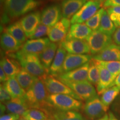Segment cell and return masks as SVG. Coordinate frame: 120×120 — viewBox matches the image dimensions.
Here are the masks:
<instances>
[{"instance_id": "6da1fadb", "label": "cell", "mask_w": 120, "mask_h": 120, "mask_svg": "<svg viewBox=\"0 0 120 120\" xmlns=\"http://www.w3.org/2000/svg\"><path fill=\"white\" fill-rule=\"evenodd\" d=\"M40 2L37 0H5L4 2L2 23L6 24L10 19H15L35 10Z\"/></svg>"}, {"instance_id": "7a4b0ae2", "label": "cell", "mask_w": 120, "mask_h": 120, "mask_svg": "<svg viewBox=\"0 0 120 120\" xmlns=\"http://www.w3.org/2000/svg\"><path fill=\"white\" fill-rule=\"evenodd\" d=\"M9 56L17 60L22 68L36 77L42 79L48 75V72L42 64L39 55L24 53L19 50L10 53Z\"/></svg>"}, {"instance_id": "3957f363", "label": "cell", "mask_w": 120, "mask_h": 120, "mask_svg": "<svg viewBox=\"0 0 120 120\" xmlns=\"http://www.w3.org/2000/svg\"><path fill=\"white\" fill-rule=\"evenodd\" d=\"M48 94L43 81L38 78L26 92L25 98L30 109H46L47 107H50L47 101Z\"/></svg>"}, {"instance_id": "277c9868", "label": "cell", "mask_w": 120, "mask_h": 120, "mask_svg": "<svg viewBox=\"0 0 120 120\" xmlns=\"http://www.w3.org/2000/svg\"><path fill=\"white\" fill-rule=\"evenodd\" d=\"M47 101L50 107L60 111H77L83 106L81 101L67 94H49Z\"/></svg>"}, {"instance_id": "5b68a950", "label": "cell", "mask_w": 120, "mask_h": 120, "mask_svg": "<svg viewBox=\"0 0 120 120\" xmlns=\"http://www.w3.org/2000/svg\"><path fill=\"white\" fill-rule=\"evenodd\" d=\"M86 41L89 45L91 55L94 56L100 53L109 45L112 44L113 39L112 36L97 30L92 31Z\"/></svg>"}, {"instance_id": "8992f818", "label": "cell", "mask_w": 120, "mask_h": 120, "mask_svg": "<svg viewBox=\"0 0 120 120\" xmlns=\"http://www.w3.org/2000/svg\"><path fill=\"white\" fill-rule=\"evenodd\" d=\"M41 79L43 81L49 94H67L81 101L80 98L71 88L61 82L57 78L51 75H47Z\"/></svg>"}, {"instance_id": "52a82bcc", "label": "cell", "mask_w": 120, "mask_h": 120, "mask_svg": "<svg viewBox=\"0 0 120 120\" xmlns=\"http://www.w3.org/2000/svg\"><path fill=\"white\" fill-rule=\"evenodd\" d=\"M60 81L71 88L80 98L81 101H87L97 96V92L94 85L88 81L78 82Z\"/></svg>"}, {"instance_id": "ba28073f", "label": "cell", "mask_w": 120, "mask_h": 120, "mask_svg": "<svg viewBox=\"0 0 120 120\" xmlns=\"http://www.w3.org/2000/svg\"><path fill=\"white\" fill-rule=\"evenodd\" d=\"M102 6V4L90 0L73 16L71 23H85L97 12Z\"/></svg>"}, {"instance_id": "9c48e42d", "label": "cell", "mask_w": 120, "mask_h": 120, "mask_svg": "<svg viewBox=\"0 0 120 120\" xmlns=\"http://www.w3.org/2000/svg\"><path fill=\"white\" fill-rule=\"evenodd\" d=\"M61 6L59 4H52L45 7L41 12V23L52 27L62 19Z\"/></svg>"}, {"instance_id": "30bf717a", "label": "cell", "mask_w": 120, "mask_h": 120, "mask_svg": "<svg viewBox=\"0 0 120 120\" xmlns=\"http://www.w3.org/2000/svg\"><path fill=\"white\" fill-rule=\"evenodd\" d=\"M71 24V20L62 18L58 23L51 28L48 34L50 41L53 43H61L64 41L68 34Z\"/></svg>"}, {"instance_id": "8fae6325", "label": "cell", "mask_w": 120, "mask_h": 120, "mask_svg": "<svg viewBox=\"0 0 120 120\" xmlns=\"http://www.w3.org/2000/svg\"><path fill=\"white\" fill-rule=\"evenodd\" d=\"M83 111L86 116L91 120L102 117L107 111L98 95L86 101L83 105Z\"/></svg>"}, {"instance_id": "7c38bea8", "label": "cell", "mask_w": 120, "mask_h": 120, "mask_svg": "<svg viewBox=\"0 0 120 120\" xmlns=\"http://www.w3.org/2000/svg\"><path fill=\"white\" fill-rule=\"evenodd\" d=\"M92 58L93 56L90 54L76 55L67 53L60 74L71 71L81 67L82 66L89 62Z\"/></svg>"}, {"instance_id": "4fadbf2b", "label": "cell", "mask_w": 120, "mask_h": 120, "mask_svg": "<svg viewBox=\"0 0 120 120\" xmlns=\"http://www.w3.org/2000/svg\"><path fill=\"white\" fill-rule=\"evenodd\" d=\"M41 13L39 11H32L20 19L21 25L27 38H30L41 24Z\"/></svg>"}, {"instance_id": "5bb4252c", "label": "cell", "mask_w": 120, "mask_h": 120, "mask_svg": "<svg viewBox=\"0 0 120 120\" xmlns=\"http://www.w3.org/2000/svg\"><path fill=\"white\" fill-rule=\"evenodd\" d=\"M69 53L76 55L91 54L89 45L86 40H64L59 45Z\"/></svg>"}, {"instance_id": "9a60e30c", "label": "cell", "mask_w": 120, "mask_h": 120, "mask_svg": "<svg viewBox=\"0 0 120 120\" xmlns=\"http://www.w3.org/2000/svg\"><path fill=\"white\" fill-rule=\"evenodd\" d=\"M49 38L30 39L22 45L20 51L24 53L35 54L39 55L50 43Z\"/></svg>"}, {"instance_id": "2e32d148", "label": "cell", "mask_w": 120, "mask_h": 120, "mask_svg": "<svg viewBox=\"0 0 120 120\" xmlns=\"http://www.w3.org/2000/svg\"><path fill=\"white\" fill-rule=\"evenodd\" d=\"M94 60L100 72V80L96 86L97 92L98 94H101L106 90L112 87L116 77L113 76L107 68L101 65L98 61L95 60Z\"/></svg>"}, {"instance_id": "e0dca14e", "label": "cell", "mask_w": 120, "mask_h": 120, "mask_svg": "<svg viewBox=\"0 0 120 120\" xmlns=\"http://www.w3.org/2000/svg\"><path fill=\"white\" fill-rule=\"evenodd\" d=\"M89 65L90 62L71 71L60 74L56 77L60 80L68 81L78 82L87 81Z\"/></svg>"}, {"instance_id": "ac0fdd59", "label": "cell", "mask_w": 120, "mask_h": 120, "mask_svg": "<svg viewBox=\"0 0 120 120\" xmlns=\"http://www.w3.org/2000/svg\"><path fill=\"white\" fill-rule=\"evenodd\" d=\"M93 59L103 62L120 61V46L112 43L100 53L93 56Z\"/></svg>"}, {"instance_id": "d6986e66", "label": "cell", "mask_w": 120, "mask_h": 120, "mask_svg": "<svg viewBox=\"0 0 120 120\" xmlns=\"http://www.w3.org/2000/svg\"><path fill=\"white\" fill-rule=\"evenodd\" d=\"M92 32V30L85 23L71 24L65 40H86Z\"/></svg>"}, {"instance_id": "ffe728a7", "label": "cell", "mask_w": 120, "mask_h": 120, "mask_svg": "<svg viewBox=\"0 0 120 120\" xmlns=\"http://www.w3.org/2000/svg\"><path fill=\"white\" fill-rule=\"evenodd\" d=\"M88 0H64L61 2L63 18L72 19Z\"/></svg>"}, {"instance_id": "44dd1931", "label": "cell", "mask_w": 120, "mask_h": 120, "mask_svg": "<svg viewBox=\"0 0 120 120\" xmlns=\"http://www.w3.org/2000/svg\"><path fill=\"white\" fill-rule=\"evenodd\" d=\"M1 67L5 72L8 77H16L22 67L15 58L10 56H4L1 60Z\"/></svg>"}, {"instance_id": "7402d4cb", "label": "cell", "mask_w": 120, "mask_h": 120, "mask_svg": "<svg viewBox=\"0 0 120 120\" xmlns=\"http://www.w3.org/2000/svg\"><path fill=\"white\" fill-rule=\"evenodd\" d=\"M66 55V51L61 46H58L56 56L48 72L49 75L56 77L61 73Z\"/></svg>"}, {"instance_id": "603a6c76", "label": "cell", "mask_w": 120, "mask_h": 120, "mask_svg": "<svg viewBox=\"0 0 120 120\" xmlns=\"http://www.w3.org/2000/svg\"><path fill=\"white\" fill-rule=\"evenodd\" d=\"M6 106L7 112L19 116H22L30 109L25 97L22 98L12 99L10 101L4 103Z\"/></svg>"}, {"instance_id": "cb8c5ba5", "label": "cell", "mask_w": 120, "mask_h": 120, "mask_svg": "<svg viewBox=\"0 0 120 120\" xmlns=\"http://www.w3.org/2000/svg\"><path fill=\"white\" fill-rule=\"evenodd\" d=\"M1 46L4 51L11 53L19 51L22 46L4 30L1 36Z\"/></svg>"}, {"instance_id": "d4e9b609", "label": "cell", "mask_w": 120, "mask_h": 120, "mask_svg": "<svg viewBox=\"0 0 120 120\" xmlns=\"http://www.w3.org/2000/svg\"><path fill=\"white\" fill-rule=\"evenodd\" d=\"M57 49L58 46L56 43H50L45 50L39 55L42 64L47 72H49V68L56 56Z\"/></svg>"}, {"instance_id": "484cf974", "label": "cell", "mask_w": 120, "mask_h": 120, "mask_svg": "<svg viewBox=\"0 0 120 120\" xmlns=\"http://www.w3.org/2000/svg\"><path fill=\"white\" fill-rule=\"evenodd\" d=\"M7 90L12 99L24 98L26 91L19 85L16 77L10 78L6 82L3 83Z\"/></svg>"}, {"instance_id": "4316f807", "label": "cell", "mask_w": 120, "mask_h": 120, "mask_svg": "<svg viewBox=\"0 0 120 120\" xmlns=\"http://www.w3.org/2000/svg\"><path fill=\"white\" fill-rule=\"evenodd\" d=\"M5 30L22 46L27 41V37L19 21L15 22L10 24L6 28Z\"/></svg>"}, {"instance_id": "83f0119b", "label": "cell", "mask_w": 120, "mask_h": 120, "mask_svg": "<svg viewBox=\"0 0 120 120\" xmlns=\"http://www.w3.org/2000/svg\"><path fill=\"white\" fill-rule=\"evenodd\" d=\"M120 94V88L117 86H113L101 94L100 100L106 111L109 109L110 105L116 100Z\"/></svg>"}, {"instance_id": "f1b7e54d", "label": "cell", "mask_w": 120, "mask_h": 120, "mask_svg": "<svg viewBox=\"0 0 120 120\" xmlns=\"http://www.w3.org/2000/svg\"><path fill=\"white\" fill-rule=\"evenodd\" d=\"M16 79L19 85L26 92L34 85L38 77L31 75L22 68L16 76Z\"/></svg>"}, {"instance_id": "f546056e", "label": "cell", "mask_w": 120, "mask_h": 120, "mask_svg": "<svg viewBox=\"0 0 120 120\" xmlns=\"http://www.w3.org/2000/svg\"><path fill=\"white\" fill-rule=\"evenodd\" d=\"M54 120H88L77 111L55 110L52 112Z\"/></svg>"}, {"instance_id": "4dcf8cb0", "label": "cell", "mask_w": 120, "mask_h": 120, "mask_svg": "<svg viewBox=\"0 0 120 120\" xmlns=\"http://www.w3.org/2000/svg\"><path fill=\"white\" fill-rule=\"evenodd\" d=\"M116 28L109 17L106 10H105L102 16L101 22L98 30L103 34L112 36L115 33Z\"/></svg>"}, {"instance_id": "1f68e13d", "label": "cell", "mask_w": 120, "mask_h": 120, "mask_svg": "<svg viewBox=\"0 0 120 120\" xmlns=\"http://www.w3.org/2000/svg\"><path fill=\"white\" fill-rule=\"evenodd\" d=\"M99 80H100V72L95 61L92 58L90 61L87 81L93 85L97 86Z\"/></svg>"}, {"instance_id": "d6a6232c", "label": "cell", "mask_w": 120, "mask_h": 120, "mask_svg": "<svg viewBox=\"0 0 120 120\" xmlns=\"http://www.w3.org/2000/svg\"><path fill=\"white\" fill-rule=\"evenodd\" d=\"M22 117L27 120H47L46 114L37 109H28L22 115Z\"/></svg>"}, {"instance_id": "836d02e7", "label": "cell", "mask_w": 120, "mask_h": 120, "mask_svg": "<svg viewBox=\"0 0 120 120\" xmlns=\"http://www.w3.org/2000/svg\"><path fill=\"white\" fill-rule=\"evenodd\" d=\"M105 9L101 8L97 11V12L94 15L92 18L85 23L86 26L91 28L93 31H97L98 30L100 27V22H101L102 16Z\"/></svg>"}, {"instance_id": "e575fe53", "label": "cell", "mask_w": 120, "mask_h": 120, "mask_svg": "<svg viewBox=\"0 0 120 120\" xmlns=\"http://www.w3.org/2000/svg\"><path fill=\"white\" fill-rule=\"evenodd\" d=\"M97 61L103 67L107 68L115 77H116L120 73V61H111V62Z\"/></svg>"}, {"instance_id": "d590c367", "label": "cell", "mask_w": 120, "mask_h": 120, "mask_svg": "<svg viewBox=\"0 0 120 120\" xmlns=\"http://www.w3.org/2000/svg\"><path fill=\"white\" fill-rule=\"evenodd\" d=\"M106 11L116 27H120V6L109 7Z\"/></svg>"}, {"instance_id": "8d00e7d4", "label": "cell", "mask_w": 120, "mask_h": 120, "mask_svg": "<svg viewBox=\"0 0 120 120\" xmlns=\"http://www.w3.org/2000/svg\"><path fill=\"white\" fill-rule=\"evenodd\" d=\"M50 29L51 27L41 23L37 27L35 32L32 36L30 37V39L43 38V37L45 36H46L47 34L48 35L49 31H50Z\"/></svg>"}, {"instance_id": "74e56055", "label": "cell", "mask_w": 120, "mask_h": 120, "mask_svg": "<svg viewBox=\"0 0 120 120\" xmlns=\"http://www.w3.org/2000/svg\"><path fill=\"white\" fill-rule=\"evenodd\" d=\"M12 98L7 90L4 87L3 84H1L0 86V101L1 103H4L10 101Z\"/></svg>"}, {"instance_id": "f35d334b", "label": "cell", "mask_w": 120, "mask_h": 120, "mask_svg": "<svg viewBox=\"0 0 120 120\" xmlns=\"http://www.w3.org/2000/svg\"><path fill=\"white\" fill-rule=\"evenodd\" d=\"M112 109L113 111L112 113L120 120V94L112 103Z\"/></svg>"}, {"instance_id": "ab89813d", "label": "cell", "mask_w": 120, "mask_h": 120, "mask_svg": "<svg viewBox=\"0 0 120 120\" xmlns=\"http://www.w3.org/2000/svg\"><path fill=\"white\" fill-rule=\"evenodd\" d=\"M103 6L106 8L111 7L120 6V0H107L103 4Z\"/></svg>"}, {"instance_id": "60d3db41", "label": "cell", "mask_w": 120, "mask_h": 120, "mask_svg": "<svg viewBox=\"0 0 120 120\" xmlns=\"http://www.w3.org/2000/svg\"><path fill=\"white\" fill-rule=\"evenodd\" d=\"M19 116L16 114L8 113L1 116L0 120H19Z\"/></svg>"}, {"instance_id": "b9f144b4", "label": "cell", "mask_w": 120, "mask_h": 120, "mask_svg": "<svg viewBox=\"0 0 120 120\" xmlns=\"http://www.w3.org/2000/svg\"><path fill=\"white\" fill-rule=\"evenodd\" d=\"M112 39L115 44L120 46V27L116 28L115 33L112 35Z\"/></svg>"}, {"instance_id": "7bdbcfd3", "label": "cell", "mask_w": 120, "mask_h": 120, "mask_svg": "<svg viewBox=\"0 0 120 120\" xmlns=\"http://www.w3.org/2000/svg\"><path fill=\"white\" fill-rule=\"evenodd\" d=\"M9 79L8 76L6 74L5 72L3 70L2 67L0 66V81L1 83H4Z\"/></svg>"}, {"instance_id": "ee69618b", "label": "cell", "mask_w": 120, "mask_h": 120, "mask_svg": "<svg viewBox=\"0 0 120 120\" xmlns=\"http://www.w3.org/2000/svg\"><path fill=\"white\" fill-rule=\"evenodd\" d=\"M117 86L118 87L120 88V73L116 77L115 81H114L113 84H112V86Z\"/></svg>"}, {"instance_id": "f6af8a7d", "label": "cell", "mask_w": 120, "mask_h": 120, "mask_svg": "<svg viewBox=\"0 0 120 120\" xmlns=\"http://www.w3.org/2000/svg\"><path fill=\"white\" fill-rule=\"evenodd\" d=\"M108 115H109V120H119L115 116V115L112 113V111H109Z\"/></svg>"}, {"instance_id": "bcb514c9", "label": "cell", "mask_w": 120, "mask_h": 120, "mask_svg": "<svg viewBox=\"0 0 120 120\" xmlns=\"http://www.w3.org/2000/svg\"><path fill=\"white\" fill-rule=\"evenodd\" d=\"M1 116H2V115H4V113L6 111H7L6 109V106L4 105V103H1Z\"/></svg>"}, {"instance_id": "7dc6e473", "label": "cell", "mask_w": 120, "mask_h": 120, "mask_svg": "<svg viewBox=\"0 0 120 120\" xmlns=\"http://www.w3.org/2000/svg\"><path fill=\"white\" fill-rule=\"evenodd\" d=\"M109 120V115L106 114V115H105L103 117H102L98 118V119H97V120Z\"/></svg>"}, {"instance_id": "c3c4849f", "label": "cell", "mask_w": 120, "mask_h": 120, "mask_svg": "<svg viewBox=\"0 0 120 120\" xmlns=\"http://www.w3.org/2000/svg\"><path fill=\"white\" fill-rule=\"evenodd\" d=\"M92 1H96V2H98L99 3H101L102 4H103L106 1H107V0H92Z\"/></svg>"}, {"instance_id": "681fc988", "label": "cell", "mask_w": 120, "mask_h": 120, "mask_svg": "<svg viewBox=\"0 0 120 120\" xmlns=\"http://www.w3.org/2000/svg\"><path fill=\"white\" fill-rule=\"evenodd\" d=\"M19 120H27L25 119V118H23V117H22V118H21V119H19Z\"/></svg>"}, {"instance_id": "f907efd6", "label": "cell", "mask_w": 120, "mask_h": 120, "mask_svg": "<svg viewBox=\"0 0 120 120\" xmlns=\"http://www.w3.org/2000/svg\"><path fill=\"white\" fill-rule=\"evenodd\" d=\"M54 1H61V0H54ZM62 1H64V0H62Z\"/></svg>"}]
</instances>
